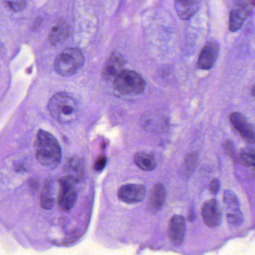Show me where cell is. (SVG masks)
Wrapping results in <instances>:
<instances>
[{
	"mask_svg": "<svg viewBox=\"0 0 255 255\" xmlns=\"http://www.w3.org/2000/svg\"><path fill=\"white\" fill-rule=\"evenodd\" d=\"M36 158L45 167H56L61 160V150L57 139L49 132L40 130L37 133L35 142Z\"/></svg>",
	"mask_w": 255,
	"mask_h": 255,
	"instance_id": "1",
	"label": "cell"
},
{
	"mask_svg": "<svg viewBox=\"0 0 255 255\" xmlns=\"http://www.w3.org/2000/svg\"><path fill=\"white\" fill-rule=\"evenodd\" d=\"M48 109L51 115L61 123L72 122L79 112L77 102L66 92L55 94L49 100Z\"/></svg>",
	"mask_w": 255,
	"mask_h": 255,
	"instance_id": "2",
	"label": "cell"
},
{
	"mask_svg": "<svg viewBox=\"0 0 255 255\" xmlns=\"http://www.w3.org/2000/svg\"><path fill=\"white\" fill-rule=\"evenodd\" d=\"M85 62V57L80 49L69 47L55 58V69L58 74L70 76L76 73Z\"/></svg>",
	"mask_w": 255,
	"mask_h": 255,
	"instance_id": "3",
	"label": "cell"
},
{
	"mask_svg": "<svg viewBox=\"0 0 255 255\" xmlns=\"http://www.w3.org/2000/svg\"><path fill=\"white\" fill-rule=\"evenodd\" d=\"M145 86L143 78L133 70H124L115 79V90L123 95H139Z\"/></svg>",
	"mask_w": 255,
	"mask_h": 255,
	"instance_id": "4",
	"label": "cell"
},
{
	"mask_svg": "<svg viewBox=\"0 0 255 255\" xmlns=\"http://www.w3.org/2000/svg\"><path fill=\"white\" fill-rule=\"evenodd\" d=\"M76 181L69 177H61L58 180L59 192L57 198V204L61 211L68 212L73 209L77 201Z\"/></svg>",
	"mask_w": 255,
	"mask_h": 255,
	"instance_id": "5",
	"label": "cell"
},
{
	"mask_svg": "<svg viewBox=\"0 0 255 255\" xmlns=\"http://www.w3.org/2000/svg\"><path fill=\"white\" fill-rule=\"evenodd\" d=\"M252 7V2L237 1L235 7L231 10L229 16V28L231 31H237L242 28L244 21L251 13Z\"/></svg>",
	"mask_w": 255,
	"mask_h": 255,
	"instance_id": "6",
	"label": "cell"
},
{
	"mask_svg": "<svg viewBox=\"0 0 255 255\" xmlns=\"http://www.w3.org/2000/svg\"><path fill=\"white\" fill-rule=\"evenodd\" d=\"M146 189L140 184H127L123 186L118 192V198L123 202L133 205L142 202L145 197Z\"/></svg>",
	"mask_w": 255,
	"mask_h": 255,
	"instance_id": "7",
	"label": "cell"
},
{
	"mask_svg": "<svg viewBox=\"0 0 255 255\" xmlns=\"http://www.w3.org/2000/svg\"><path fill=\"white\" fill-rule=\"evenodd\" d=\"M219 50L220 46L217 42L214 40L208 41L199 54L198 67L202 70H210L212 68L218 56Z\"/></svg>",
	"mask_w": 255,
	"mask_h": 255,
	"instance_id": "8",
	"label": "cell"
},
{
	"mask_svg": "<svg viewBox=\"0 0 255 255\" xmlns=\"http://www.w3.org/2000/svg\"><path fill=\"white\" fill-rule=\"evenodd\" d=\"M202 216L208 227L215 228L220 226L222 222V211L218 202L212 199L204 204Z\"/></svg>",
	"mask_w": 255,
	"mask_h": 255,
	"instance_id": "9",
	"label": "cell"
},
{
	"mask_svg": "<svg viewBox=\"0 0 255 255\" xmlns=\"http://www.w3.org/2000/svg\"><path fill=\"white\" fill-rule=\"evenodd\" d=\"M230 122L243 139L250 144H254V128L249 124L245 117L239 112H233L229 117Z\"/></svg>",
	"mask_w": 255,
	"mask_h": 255,
	"instance_id": "10",
	"label": "cell"
},
{
	"mask_svg": "<svg viewBox=\"0 0 255 255\" xmlns=\"http://www.w3.org/2000/svg\"><path fill=\"white\" fill-rule=\"evenodd\" d=\"M186 222L184 217L175 215L169 222V236L174 245L180 247L185 238Z\"/></svg>",
	"mask_w": 255,
	"mask_h": 255,
	"instance_id": "11",
	"label": "cell"
},
{
	"mask_svg": "<svg viewBox=\"0 0 255 255\" xmlns=\"http://www.w3.org/2000/svg\"><path fill=\"white\" fill-rule=\"evenodd\" d=\"M124 65L125 60L124 57L118 52H113L105 64L103 70V78L106 80L116 79L117 76L124 70Z\"/></svg>",
	"mask_w": 255,
	"mask_h": 255,
	"instance_id": "12",
	"label": "cell"
},
{
	"mask_svg": "<svg viewBox=\"0 0 255 255\" xmlns=\"http://www.w3.org/2000/svg\"><path fill=\"white\" fill-rule=\"evenodd\" d=\"M64 171L66 176L71 178L76 183H79L85 178V162L79 157H70L64 165Z\"/></svg>",
	"mask_w": 255,
	"mask_h": 255,
	"instance_id": "13",
	"label": "cell"
},
{
	"mask_svg": "<svg viewBox=\"0 0 255 255\" xmlns=\"http://www.w3.org/2000/svg\"><path fill=\"white\" fill-rule=\"evenodd\" d=\"M70 34V25L64 19H58L49 33V40L51 44L58 46L65 41Z\"/></svg>",
	"mask_w": 255,
	"mask_h": 255,
	"instance_id": "14",
	"label": "cell"
},
{
	"mask_svg": "<svg viewBox=\"0 0 255 255\" xmlns=\"http://www.w3.org/2000/svg\"><path fill=\"white\" fill-rule=\"evenodd\" d=\"M166 197V189L163 187V184H155L153 187L149 202H148L150 211L153 214L158 213L164 205Z\"/></svg>",
	"mask_w": 255,
	"mask_h": 255,
	"instance_id": "15",
	"label": "cell"
},
{
	"mask_svg": "<svg viewBox=\"0 0 255 255\" xmlns=\"http://www.w3.org/2000/svg\"><path fill=\"white\" fill-rule=\"evenodd\" d=\"M175 10L181 19H189L196 13L199 8L198 1H176L175 2Z\"/></svg>",
	"mask_w": 255,
	"mask_h": 255,
	"instance_id": "16",
	"label": "cell"
},
{
	"mask_svg": "<svg viewBox=\"0 0 255 255\" xmlns=\"http://www.w3.org/2000/svg\"><path fill=\"white\" fill-rule=\"evenodd\" d=\"M54 193L55 190L53 183L51 181H46L40 196V205L43 209L49 211L55 206V199Z\"/></svg>",
	"mask_w": 255,
	"mask_h": 255,
	"instance_id": "17",
	"label": "cell"
},
{
	"mask_svg": "<svg viewBox=\"0 0 255 255\" xmlns=\"http://www.w3.org/2000/svg\"><path fill=\"white\" fill-rule=\"evenodd\" d=\"M133 160L137 167L142 170L146 171V172L154 170L157 166V163H156L154 156L148 154V153H136L133 157Z\"/></svg>",
	"mask_w": 255,
	"mask_h": 255,
	"instance_id": "18",
	"label": "cell"
},
{
	"mask_svg": "<svg viewBox=\"0 0 255 255\" xmlns=\"http://www.w3.org/2000/svg\"><path fill=\"white\" fill-rule=\"evenodd\" d=\"M197 161L198 155L196 153L191 152L187 156L182 168V173L184 177L190 178L193 175L197 165Z\"/></svg>",
	"mask_w": 255,
	"mask_h": 255,
	"instance_id": "19",
	"label": "cell"
},
{
	"mask_svg": "<svg viewBox=\"0 0 255 255\" xmlns=\"http://www.w3.org/2000/svg\"><path fill=\"white\" fill-rule=\"evenodd\" d=\"M224 203L227 206L228 212L241 210L239 199L232 190H226L224 192Z\"/></svg>",
	"mask_w": 255,
	"mask_h": 255,
	"instance_id": "20",
	"label": "cell"
},
{
	"mask_svg": "<svg viewBox=\"0 0 255 255\" xmlns=\"http://www.w3.org/2000/svg\"><path fill=\"white\" fill-rule=\"evenodd\" d=\"M241 162L245 166L255 169V150L253 148H246L241 151L240 154Z\"/></svg>",
	"mask_w": 255,
	"mask_h": 255,
	"instance_id": "21",
	"label": "cell"
},
{
	"mask_svg": "<svg viewBox=\"0 0 255 255\" xmlns=\"http://www.w3.org/2000/svg\"><path fill=\"white\" fill-rule=\"evenodd\" d=\"M227 220L228 223L231 226L238 227L244 223V217L241 210H238V211L228 212Z\"/></svg>",
	"mask_w": 255,
	"mask_h": 255,
	"instance_id": "22",
	"label": "cell"
},
{
	"mask_svg": "<svg viewBox=\"0 0 255 255\" xmlns=\"http://www.w3.org/2000/svg\"><path fill=\"white\" fill-rule=\"evenodd\" d=\"M108 159L106 155H100L97 157L94 163V169L97 172L103 170L107 164Z\"/></svg>",
	"mask_w": 255,
	"mask_h": 255,
	"instance_id": "23",
	"label": "cell"
},
{
	"mask_svg": "<svg viewBox=\"0 0 255 255\" xmlns=\"http://www.w3.org/2000/svg\"><path fill=\"white\" fill-rule=\"evenodd\" d=\"M7 5L9 6L10 9L13 11H20L22 9L25 7L26 1H6Z\"/></svg>",
	"mask_w": 255,
	"mask_h": 255,
	"instance_id": "24",
	"label": "cell"
},
{
	"mask_svg": "<svg viewBox=\"0 0 255 255\" xmlns=\"http://www.w3.org/2000/svg\"><path fill=\"white\" fill-rule=\"evenodd\" d=\"M223 148H224L226 154L232 157V159H235V148H234V145L232 142H229V141H226L223 144Z\"/></svg>",
	"mask_w": 255,
	"mask_h": 255,
	"instance_id": "25",
	"label": "cell"
},
{
	"mask_svg": "<svg viewBox=\"0 0 255 255\" xmlns=\"http://www.w3.org/2000/svg\"><path fill=\"white\" fill-rule=\"evenodd\" d=\"M220 183L217 179L213 180L210 186V191L214 195H217L220 190Z\"/></svg>",
	"mask_w": 255,
	"mask_h": 255,
	"instance_id": "26",
	"label": "cell"
},
{
	"mask_svg": "<svg viewBox=\"0 0 255 255\" xmlns=\"http://www.w3.org/2000/svg\"><path fill=\"white\" fill-rule=\"evenodd\" d=\"M251 94L252 95L254 96V97H255V84L254 85H253V88H252Z\"/></svg>",
	"mask_w": 255,
	"mask_h": 255,
	"instance_id": "27",
	"label": "cell"
},
{
	"mask_svg": "<svg viewBox=\"0 0 255 255\" xmlns=\"http://www.w3.org/2000/svg\"><path fill=\"white\" fill-rule=\"evenodd\" d=\"M254 131H255V139H254V144H255V128H254Z\"/></svg>",
	"mask_w": 255,
	"mask_h": 255,
	"instance_id": "28",
	"label": "cell"
}]
</instances>
